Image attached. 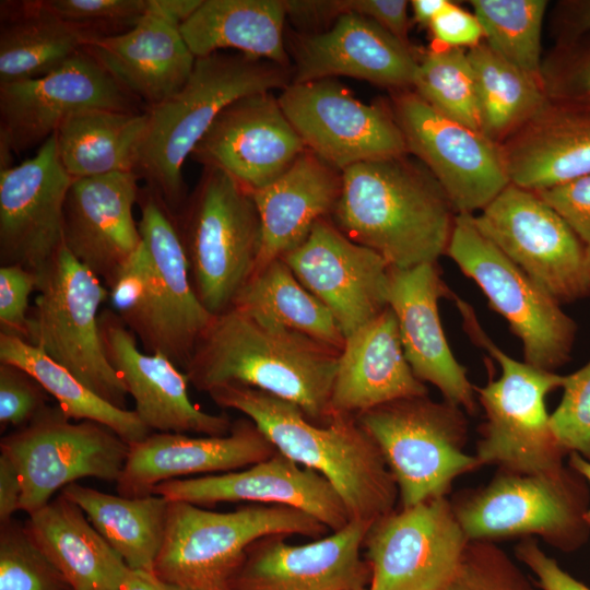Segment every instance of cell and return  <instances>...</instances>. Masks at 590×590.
Instances as JSON below:
<instances>
[{
    "mask_svg": "<svg viewBox=\"0 0 590 590\" xmlns=\"http://www.w3.org/2000/svg\"><path fill=\"white\" fill-rule=\"evenodd\" d=\"M371 522L351 520L338 531L293 545L287 535L256 540L231 590H352L368 587L370 568L362 556Z\"/></svg>",
    "mask_w": 590,
    "mask_h": 590,
    "instance_id": "cell-22",
    "label": "cell"
},
{
    "mask_svg": "<svg viewBox=\"0 0 590 590\" xmlns=\"http://www.w3.org/2000/svg\"><path fill=\"white\" fill-rule=\"evenodd\" d=\"M0 22V84L45 76L95 37L59 17L44 0L1 1Z\"/></svg>",
    "mask_w": 590,
    "mask_h": 590,
    "instance_id": "cell-34",
    "label": "cell"
},
{
    "mask_svg": "<svg viewBox=\"0 0 590 590\" xmlns=\"http://www.w3.org/2000/svg\"><path fill=\"white\" fill-rule=\"evenodd\" d=\"M534 580L493 541H469L446 590H538Z\"/></svg>",
    "mask_w": 590,
    "mask_h": 590,
    "instance_id": "cell-44",
    "label": "cell"
},
{
    "mask_svg": "<svg viewBox=\"0 0 590 590\" xmlns=\"http://www.w3.org/2000/svg\"><path fill=\"white\" fill-rule=\"evenodd\" d=\"M426 394L427 387L405 357L389 306L345 337L331 393L333 414L356 416L398 399Z\"/></svg>",
    "mask_w": 590,
    "mask_h": 590,
    "instance_id": "cell-30",
    "label": "cell"
},
{
    "mask_svg": "<svg viewBox=\"0 0 590 590\" xmlns=\"http://www.w3.org/2000/svg\"><path fill=\"white\" fill-rule=\"evenodd\" d=\"M96 109L148 108L83 49L45 76L0 84V143L20 154L42 145L70 117Z\"/></svg>",
    "mask_w": 590,
    "mask_h": 590,
    "instance_id": "cell-18",
    "label": "cell"
},
{
    "mask_svg": "<svg viewBox=\"0 0 590 590\" xmlns=\"http://www.w3.org/2000/svg\"><path fill=\"white\" fill-rule=\"evenodd\" d=\"M413 87L442 116L481 132L475 78L464 49L433 47L423 54Z\"/></svg>",
    "mask_w": 590,
    "mask_h": 590,
    "instance_id": "cell-42",
    "label": "cell"
},
{
    "mask_svg": "<svg viewBox=\"0 0 590 590\" xmlns=\"http://www.w3.org/2000/svg\"><path fill=\"white\" fill-rule=\"evenodd\" d=\"M148 121V109L79 113L54 133L59 162L72 179L135 173Z\"/></svg>",
    "mask_w": 590,
    "mask_h": 590,
    "instance_id": "cell-36",
    "label": "cell"
},
{
    "mask_svg": "<svg viewBox=\"0 0 590 590\" xmlns=\"http://www.w3.org/2000/svg\"><path fill=\"white\" fill-rule=\"evenodd\" d=\"M341 173L305 150L276 179L252 193L261 223L255 272L299 246L329 217L341 191Z\"/></svg>",
    "mask_w": 590,
    "mask_h": 590,
    "instance_id": "cell-32",
    "label": "cell"
},
{
    "mask_svg": "<svg viewBox=\"0 0 590 590\" xmlns=\"http://www.w3.org/2000/svg\"><path fill=\"white\" fill-rule=\"evenodd\" d=\"M139 229L151 260L149 297L135 338L146 353H160L181 369L213 319L193 288L173 214L149 188L140 189Z\"/></svg>",
    "mask_w": 590,
    "mask_h": 590,
    "instance_id": "cell-15",
    "label": "cell"
},
{
    "mask_svg": "<svg viewBox=\"0 0 590 590\" xmlns=\"http://www.w3.org/2000/svg\"><path fill=\"white\" fill-rule=\"evenodd\" d=\"M139 179L134 172L78 178L66 196L64 247L106 287L142 245L133 217Z\"/></svg>",
    "mask_w": 590,
    "mask_h": 590,
    "instance_id": "cell-26",
    "label": "cell"
},
{
    "mask_svg": "<svg viewBox=\"0 0 590 590\" xmlns=\"http://www.w3.org/2000/svg\"><path fill=\"white\" fill-rule=\"evenodd\" d=\"M233 307L259 320L302 332L339 351L344 345V334L331 311L298 281L281 258L253 272Z\"/></svg>",
    "mask_w": 590,
    "mask_h": 590,
    "instance_id": "cell-38",
    "label": "cell"
},
{
    "mask_svg": "<svg viewBox=\"0 0 590 590\" xmlns=\"http://www.w3.org/2000/svg\"><path fill=\"white\" fill-rule=\"evenodd\" d=\"M473 220L487 239L559 304L590 294L582 244L536 192L509 182Z\"/></svg>",
    "mask_w": 590,
    "mask_h": 590,
    "instance_id": "cell-13",
    "label": "cell"
},
{
    "mask_svg": "<svg viewBox=\"0 0 590 590\" xmlns=\"http://www.w3.org/2000/svg\"><path fill=\"white\" fill-rule=\"evenodd\" d=\"M278 452L274 445L248 417L233 422L223 436L151 433L131 444L117 492L142 497L165 481L194 474H220L240 470Z\"/></svg>",
    "mask_w": 590,
    "mask_h": 590,
    "instance_id": "cell-27",
    "label": "cell"
},
{
    "mask_svg": "<svg viewBox=\"0 0 590 590\" xmlns=\"http://www.w3.org/2000/svg\"><path fill=\"white\" fill-rule=\"evenodd\" d=\"M352 590H368V587H362V588H356V589H352Z\"/></svg>",
    "mask_w": 590,
    "mask_h": 590,
    "instance_id": "cell-62",
    "label": "cell"
},
{
    "mask_svg": "<svg viewBox=\"0 0 590 590\" xmlns=\"http://www.w3.org/2000/svg\"><path fill=\"white\" fill-rule=\"evenodd\" d=\"M152 494L201 507L237 502L288 506L311 515L330 532L351 521L340 495L326 477L280 452L232 472L165 481Z\"/></svg>",
    "mask_w": 590,
    "mask_h": 590,
    "instance_id": "cell-23",
    "label": "cell"
},
{
    "mask_svg": "<svg viewBox=\"0 0 590 590\" xmlns=\"http://www.w3.org/2000/svg\"><path fill=\"white\" fill-rule=\"evenodd\" d=\"M534 192L548 203L576 234L583 246L590 272V175Z\"/></svg>",
    "mask_w": 590,
    "mask_h": 590,
    "instance_id": "cell-51",
    "label": "cell"
},
{
    "mask_svg": "<svg viewBox=\"0 0 590 590\" xmlns=\"http://www.w3.org/2000/svg\"><path fill=\"white\" fill-rule=\"evenodd\" d=\"M342 12L367 17L399 40L409 42V2L405 0H341Z\"/></svg>",
    "mask_w": 590,
    "mask_h": 590,
    "instance_id": "cell-54",
    "label": "cell"
},
{
    "mask_svg": "<svg viewBox=\"0 0 590 590\" xmlns=\"http://www.w3.org/2000/svg\"><path fill=\"white\" fill-rule=\"evenodd\" d=\"M446 255L473 280L521 341L526 363L554 371L570 358L577 324L560 304L458 213Z\"/></svg>",
    "mask_w": 590,
    "mask_h": 590,
    "instance_id": "cell-11",
    "label": "cell"
},
{
    "mask_svg": "<svg viewBox=\"0 0 590 590\" xmlns=\"http://www.w3.org/2000/svg\"><path fill=\"white\" fill-rule=\"evenodd\" d=\"M174 219L199 300L213 316L231 309L255 272L261 246L252 193L227 173L204 167Z\"/></svg>",
    "mask_w": 590,
    "mask_h": 590,
    "instance_id": "cell-7",
    "label": "cell"
},
{
    "mask_svg": "<svg viewBox=\"0 0 590 590\" xmlns=\"http://www.w3.org/2000/svg\"><path fill=\"white\" fill-rule=\"evenodd\" d=\"M151 282V260L142 241L108 288L111 310L135 334L145 311Z\"/></svg>",
    "mask_w": 590,
    "mask_h": 590,
    "instance_id": "cell-49",
    "label": "cell"
},
{
    "mask_svg": "<svg viewBox=\"0 0 590 590\" xmlns=\"http://www.w3.org/2000/svg\"><path fill=\"white\" fill-rule=\"evenodd\" d=\"M59 17L84 27L95 37L132 28L145 14L146 0H44Z\"/></svg>",
    "mask_w": 590,
    "mask_h": 590,
    "instance_id": "cell-47",
    "label": "cell"
},
{
    "mask_svg": "<svg viewBox=\"0 0 590 590\" xmlns=\"http://www.w3.org/2000/svg\"><path fill=\"white\" fill-rule=\"evenodd\" d=\"M290 78L288 68L246 55L197 58L182 88L148 108L135 174L175 217L188 197L182 165L217 116L241 97L285 88Z\"/></svg>",
    "mask_w": 590,
    "mask_h": 590,
    "instance_id": "cell-4",
    "label": "cell"
},
{
    "mask_svg": "<svg viewBox=\"0 0 590 590\" xmlns=\"http://www.w3.org/2000/svg\"><path fill=\"white\" fill-rule=\"evenodd\" d=\"M408 153L430 172L456 213L484 209L510 181L499 144L430 107L414 91L393 99Z\"/></svg>",
    "mask_w": 590,
    "mask_h": 590,
    "instance_id": "cell-16",
    "label": "cell"
},
{
    "mask_svg": "<svg viewBox=\"0 0 590 590\" xmlns=\"http://www.w3.org/2000/svg\"><path fill=\"white\" fill-rule=\"evenodd\" d=\"M542 78L548 98L590 106V33L560 40Z\"/></svg>",
    "mask_w": 590,
    "mask_h": 590,
    "instance_id": "cell-46",
    "label": "cell"
},
{
    "mask_svg": "<svg viewBox=\"0 0 590 590\" xmlns=\"http://www.w3.org/2000/svg\"><path fill=\"white\" fill-rule=\"evenodd\" d=\"M214 403L243 413L278 452L326 477L351 520L373 522L394 510L396 481L373 438L356 416L334 414L326 425L295 404L246 386H222L208 393Z\"/></svg>",
    "mask_w": 590,
    "mask_h": 590,
    "instance_id": "cell-3",
    "label": "cell"
},
{
    "mask_svg": "<svg viewBox=\"0 0 590 590\" xmlns=\"http://www.w3.org/2000/svg\"><path fill=\"white\" fill-rule=\"evenodd\" d=\"M564 393L550 414L552 430L568 452L590 462V361L575 373L564 376Z\"/></svg>",
    "mask_w": 590,
    "mask_h": 590,
    "instance_id": "cell-45",
    "label": "cell"
},
{
    "mask_svg": "<svg viewBox=\"0 0 590 590\" xmlns=\"http://www.w3.org/2000/svg\"><path fill=\"white\" fill-rule=\"evenodd\" d=\"M0 590H73L24 524H0Z\"/></svg>",
    "mask_w": 590,
    "mask_h": 590,
    "instance_id": "cell-43",
    "label": "cell"
},
{
    "mask_svg": "<svg viewBox=\"0 0 590 590\" xmlns=\"http://www.w3.org/2000/svg\"><path fill=\"white\" fill-rule=\"evenodd\" d=\"M37 275L25 341L110 404L127 409L128 391L103 347L99 307L108 288L66 247Z\"/></svg>",
    "mask_w": 590,
    "mask_h": 590,
    "instance_id": "cell-10",
    "label": "cell"
},
{
    "mask_svg": "<svg viewBox=\"0 0 590 590\" xmlns=\"http://www.w3.org/2000/svg\"><path fill=\"white\" fill-rule=\"evenodd\" d=\"M24 527L73 590H120L129 568L75 503L60 494Z\"/></svg>",
    "mask_w": 590,
    "mask_h": 590,
    "instance_id": "cell-33",
    "label": "cell"
},
{
    "mask_svg": "<svg viewBox=\"0 0 590 590\" xmlns=\"http://www.w3.org/2000/svg\"><path fill=\"white\" fill-rule=\"evenodd\" d=\"M410 3L414 20L423 26H428L451 2L448 0H413Z\"/></svg>",
    "mask_w": 590,
    "mask_h": 590,
    "instance_id": "cell-60",
    "label": "cell"
},
{
    "mask_svg": "<svg viewBox=\"0 0 590 590\" xmlns=\"http://www.w3.org/2000/svg\"><path fill=\"white\" fill-rule=\"evenodd\" d=\"M468 543L446 496L394 509L364 539L368 590H446Z\"/></svg>",
    "mask_w": 590,
    "mask_h": 590,
    "instance_id": "cell-14",
    "label": "cell"
},
{
    "mask_svg": "<svg viewBox=\"0 0 590 590\" xmlns=\"http://www.w3.org/2000/svg\"><path fill=\"white\" fill-rule=\"evenodd\" d=\"M120 590H191L167 582L154 573L129 569Z\"/></svg>",
    "mask_w": 590,
    "mask_h": 590,
    "instance_id": "cell-59",
    "label": "cell"
},
{
    "mask_svg": "<svg viewBox=\"0 0 590 590\" xmlns=\"http://www.w3.org/2000/svg\"><path fill=\"white\" fill-rule=\"evenodd\" d=\"M339 350L231 308L213 317L182 369L201 392L228 385L262 390L328 424Z\"/></svg>",
    "mask_w": 590,
    "mask_h": 590,
    "instance_id": "cell-1",
    "label": "cell"
},
{
    "mask_svg": "<svg viewBox=\"0 0 590 590\" xmlns=\"http://www.w3.org/2000/svg\"><path fill=\"white\" fill-rule=\"evenodd\" d=\"M467 55L475 78L481 132L502 144L544 106L548 99L544 85L485 42Z\"/></svg>",
    "mask_w": 590,
    "mask_h": 590,
    "instance_id": "cell-40",
    "label": "cell"
},
{
    "mask_svg": "<svg viewBox=\"0 0 590 590\" xmlns=\"http://www.w3.org/2000/svg\"><path fill=\"white\" fill-rule=\"evenodd\" d=\"M281 259L333 315L344 338L388 307L390 264L347 238L329 217Z\"/></svg>",
    "mask_w": 590,
    "mask_h": 590,
    "instance_id": "cell-19",
    "label": "cell"
},
{
    "mask_svg": "<svg viewBox=\"0 0 590 590\" xmlns=\"http://www.w3.org/2000/svg\"><path fill=\"white\" fill-rule=\"evenodd\" d=\"M22 484L13 462L0 452V524L21 510Z\"/></svg>",
    "mask_w": 590,
    "mask_h": 590,
    "instance_id": "cell-56",
    "label": "cell"
},
{
    "mask_svg": "<svg viewBox=\"0 0 590 590\" xmlns=\"http://www.w3.org/2000/svg\"><path fill=\"white\" fill-rule=\"evenodd\" d=\"M37 275L19 266L0 267V333L26 340L30 296Z\"/></svg>",
    "mask_w": 590,
    "mask_h": 590,
    "instance_id": "cell-50",
    "label": "cell"
},
{
    "mask_svg": "<svg viewBox=\"0 0 590 590\" xmlns=\"http://www.w3.org/2000/svg\"><path fill=\"white\" fill-rule=\"evenodd\" d=\"M305 150L278 98L266 92L224 108L190 156L253 192L282 175Z\"/></svg>",
    "mask_w": 590,
    "mask_h": 590,
    "instance_id": "cell-21",
    "label": "cell"
},
{
    "mask_svg": "<svg viewBox=\"0 0 590 590\" xmlns=\"http://www.w3.org/2000/svg\"><path fill=\"white\" fill-rule=\"evenodd\" d=\"M282 0H203L180 33L196 58L234 48L288 68Z\"/></svg>",
    "mask_w": 590,
    "mask_h": 590,
    "instance_id": "cell-35",
    "label": "cell"
},
{
    "mask_svg": "<svg viewBox=\"0 0 590 590\" xmlns=\"http://www.w3.org/2000/svg\"><path fill=\"white\" fill-rule=\"evenodd\" d=\"M464 412L426 394L398 399L356 415L396 481L401 507L446 496L458 476L481 467L475 456L464 451Z\"/></svg>",
    "mask_w": 590,
    "mask_h": 590,
    "instance_id": "cell-9",
    "label": "cell"
},
{
    "mask_svg": "<svg viewBox=\"0 0 590 590\" xmlns=\"http://www.w3.org/2000/svg\"><path fill=\"white\" fill-rule=\"evenodd\" d=\"M330 530L311 515L288 506L246 504L219 512L169 502L166 529L153 573L191 590H231L248 547L272 535L320 539Z\"/></svg>",
    "mask_w": 590,
    "mask_h": 590,
    "instance_id": "cell-5",
    "label": "cell"
},
{
    "mask_svg": "<svg viewBox=\"0 0 590 590\" xmlns=\"http://www.w3.org/2000/svg\"><path fill=\"white\" fill-rule=\"evenodd\" d=\"M562 40L590 33V0H574L562 3Z\"/></svg>",
    "mask_w": 590,
    "mask_h": 590,
    "instance_id": "cell-58",
    "label": "cell"
},
{
    "mask_svg": "<svg viewBox=\"0 0 590 590\" xmlns=\"http://www.w3.org/2000/svg\"><path fill=\"white\" fill-rule=\"evenodd\" d=\"M455 300L471 341L502 368L499 378L475 387L485 413L474 455L480 465L520 473L562 468L569 453L552 430L545 398L563 386L564 376L510 357L483 330L472 306L457 296Z\"/></svg>",
    "mask_w": 590,
    "mask_h": 590,
    "instance_id": "cell-6",
    "label": "cell"
},
{
    "mask_svg": "<svg viewBox=\"0 0 590 590\" xmlns=\"http://www.w3.org/2000/svg\"><path fill=\"white\" fill-rule=\"evenodd\" d=\"M202 2L203 0H146L145 14L180 31Z\"/></svg>",
    "mask_w": 590,
    "mask_h": 590,
    "instance_id": "cell-57",
    "label": "cell"
},
{
    "mask_svg": "<svg viewBox=\"0 0 590 590\" xmlns=\"http://www.w3.org/2000/svg\"><path fill=\"white\" fill-rule=\"evenodd\" d=\"M278 101L306 149L340 173L408 154L392 111L361 102L333 79L291 82Z\"/></svg>",
    "mask_w": 590,
    "mask_h": 590,
    "instance_id": "cell-17",
    "label": "cell"
},
{
    "mask_svg": "<svg viewBox=\"0 0 590 590\" xmlns=\"http://www.w3.org/2000/svg\"><path fill=\"white\" fill-rule=\"evenodd\" d=\"M485 43L500 57L543 83L541 62L545 0H471ZM544 85V84H543Z\"/></svg>",
    "mask_w": 590,
    "mask_h": 590,
    "instance_id": "cell-41",
    "label": "cell"
},
{
    "mask_svg": "<svg viewBox=\"0 0 590 590\" xmlns=\"http://www.w3.org/2000/svg\"><path fill=\"white\" fill-rule=\"evenodd\" d=\"M514 553L517 560L534 575L533 580L540 590H590L542 551L534 538H523Z\"/></svg>",
    "mask_w": 590,
    "mask_h": 590,
    "instance_id": "cell-52",
    "label": "cell"
},
{
    "mask_svg": "<svg viewBox=\"0 0 590 590\" xmlns=\"http://www.w3.org/2000/svg\"><path fill=\"white\" fill-rule=\"evenodd\" d=\"M61 495L75 503L131 570L153 573L163 544L169 500L151 494L125 497L78 482Z\"/></svg>",
    "mask_w": 590,
    "mask_h": 590,
    "instance_id": "cell-37",
    "label": "cell"
},
{
    "mask_svg": "<svg viewBox=\"0 0 590 590\" xmlns=\"http://www.w3.org/2000/svg\"><path fill=\"white\" fill-rule=\"evenodd\" d=\"M295 64L292 83L343 75L403 91L413 87L418 57L374 21L344 13L328 31L297 40Z\"/></svg>",
    "mask_w": 590,
    "mask_h": 590,
    "instance_id": "cell-28",
    "label": "cell"
},
{
    "mask_svg": "<svg viewBox=\"0 0 590 590\" xmlns=\"http://www.w3.org/2000/svg\"><path fill=\"white\" fill-rule=\"evenodd\" d=\"M105 355L134 401V412L152 432L227 435L233 422L194 405L184 370L160 353L142 352L135 335L111 309L99 314Z\"/></svg>",
    "mask_w": 590,
    "mask_h": 590,
    "instance_id": "cell-24",
    "label": "cell"
},
{
    "mask_svg": "<svg viewBox=\"0 0 590 590\" xmlns=\"http://www.w3.org/2000/svg\"><path fill=\"white\" fill-rule=\"evenodd\" d=\"M589 488L569 465L538 473L499 469L489 483L461 494L451 505L469 541L539 536L573 552L589 536Z\"/></svg>",
    "mask_w": 590,
    "mask_h": 590,
    "instance_id": "cell-8",
    "label": "cell"
},
{
    "mask_svg": "<svg viewBox=\"0 0 590 590\" xmlns=\"http://www.w3.org/2000/svg\"><path fill=\"white\" fill-rule=\"evenodd\" d=\"M84 50L146 108L179 92L197 59L178 28L146 14L125 33L90 38Z\"/></svg>",
    "mask_w": 590,
    "mask_h": 590,
    "instance_id": "cell-31",
    "label": "cell"
},
{
    "mask_svg": "<svg viewBox=\"0 0 590 590\" xmlns=\"http://www.w3.org/2000/svg\"><path fill=\"white\" fill-rule=\"evenodd\" d=\"M286 16L300 25H314L342 15L341 0H286Z\"/></svg>",
    "mask_w": 590,
    "mask_h": 590,
    "instance_id": "cell-55",
    "label": "cell"
},
{
    "mask_svg": "<svg viewBox=\"0 0 590 590\" xmlns=\"http://www.w3.org/2000/svg\"><path fill=\"white\" fill-rule=\"evenodd\" d=\"M72 178L52 134L37 153L0 172V263L35 274L63 249V205Z\"/></svg>",
    "mask_w": 590,
    "mask_h": 590,
    "instance_id": "cell-20",
    "label": "cell"
},
{
    "mask_svg": "<svg viewBox=\"0 0 590 590\" xmlns=\"http://www.w3.org/2000/svg\"><path fill=\"white\" fill-rule=\"evenodd\" d=\"M129 447L109 427L93 421L74 423L58 405H48L30 424L0 441V452L19 472L21 510L27 515L81 479L117 482Z\"/></svg>",
    "mask_w": 590,
    "mask_h": 590,
    "instance_id": "cell-12",
    "label": "cell"
},
{
    "mask_svg": "<svg viewBox=\"0 0 590 590\" xmlns=\"http://www.w3.org/2000/svg\"><path fill=\"white\" fill-rule=\"evenodd\" d=\"M0 363L16 365L26 370L71 420L103 424L129 445L151 434L134 410L120 409L105 401L68 369L19 337L0 333Z\"/></svg>",
    "mask_w": 590,
    "mask_h": 590,
    "instance_id": "cell-39",
    "label": "cell"
},
{
    "mask_svg": "<svg viewBox=\"0 0 590 590\" xmlns=\"http://www.w3.org/2000/svg\"><path fill=\"white\" fill-rule=\"evenodd\" d=\"M434 48L469 49L482 43V26L474 15L455 3H450L428 25Z\"/></svg>",
    "mask_w": 590,
    "mask_h": 590,
    "instance_id": "cell-53",
    "label": "cell"
},
{
    "mask_svg": "<svg viewBox=\"0 0 590 590\" xmlns=\"http://www.w3.org/2000/svg\"><path fill=\"white\" fill-rule=\"evenodd\" d=\"M51 397L26 370L0 363V429H20L49 404Z\"/></svg>",
    "mask_w": 590,
    "mask_h": 590,
    "instance_id": "cell-48",
    "label": "cell"
},
{
    "mask_svg": "<svg viewBox=\"0 0 590 590\" xmlns=\"http://www.w3.org/2000/svg\"><path fill=\"white\" fill-rule=\"evenodd\" d=\"M568 465L579 472L588 482L590 486V462L583 459L576 452L569 453ZM585 519L590 527V507L588 508Z\"/></svg>",
    "mask_w": 590,
    "mask_h": 590,
    "instance_id": "cell-61",
    "label": "cell"
},
{
    "mask_svg": "<svg viewBox=\"0 0 590 590\" xmlns=\"http://www.w3.org/2000/svg\"><path fill=\"white\" fill-rule=\"evenodd\" d=\"M341 177L330 219L347 238L394 268L437 262L446 255L457 213L421 162L406 154L368 161L344 169Z\"/></svg>",
    "mask_w": 590,
    "mask_h": 590,
    "instance_id": "cell-2",
    "label": "cell"
},
{
    "mask_svg": "<svg viewBox=\"0 0 590 590\" xmlns=\"http://www.w3.org/2000/svg\"><path fill=\"white\" fill-rule=\"evenodd\" d=\"M509 181L541 191L590 175V106L548 98L499 144Z\"/></svg>",
    "mask_w": 590,
    "mask_h": 590,
    "instance_id": "cell-29",
    "label": "cell"
},
{
    "mask_svg": "<svg viewBox=\"0 0 590 590\" xmlns=\"http://www.w3.org/2000/svg\"><path fill=\"white\" fill-rule=\"evenodd\" d=\"M455 295L441 278L437 262L412 268L390 267L388 306L396 315L405 357L414 375L435 386L444 400L467 413L476 412L475 387L456 359L438 310L440 298Z\"/></svg>",
    "mask_w": 590,
    "mask_h": 590,
    "instance_id": "cell-25",
    "label": "cell"
}]
</instances>
